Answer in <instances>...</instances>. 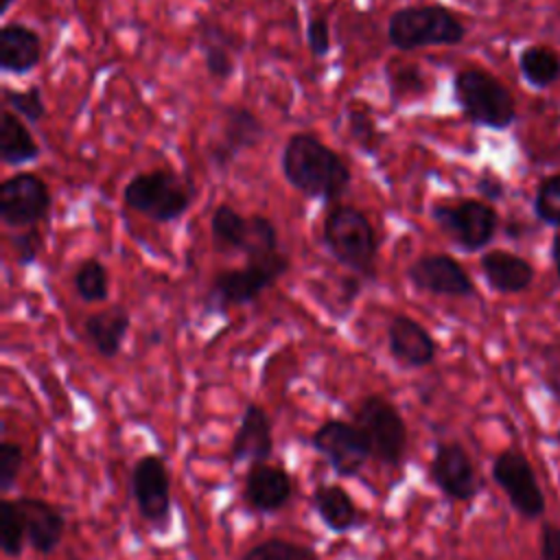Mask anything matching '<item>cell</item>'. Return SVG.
<instances>
[{
  "instance_id": "cell-1",
  "label": "cell",
  "mask_w": 560,
  "mask_h": 560,
  "mask_svg": "<svg viewBox=\"0 0 560 560\" xmlns=\"http://www.w3.org/2000/svg\"><path fill=\"white\" fill-rule=\"evenodd\" d=\"M280 168L291 188L324 203L341 199L352 182L343 158L313 133H293L287 140Z\"/></svg>"
},
{
  "instance_id": "cell-2",
  "label": "cell",
  "mask_w": 560,
  "mask_h": 560,
  "mask_svg": "<svg viewBox=\"0 0 560 560\" xmlns=\"http://www.w3.org/2000/svg\"><path fill=\"white\" fill-rule=\"evenodd\" d=\"M322 236L332 258L350 269L352 276H359L361 280L376 278L378 241L374 225L363 210L343 203L332 206L324 219Z\"/></svg>"
},
{
  "instance_id": "cell-3",
  "label": "cell",
  "mask_w": 560,
  "mask_h": 560,
  "mask_svg": "<svg viewBox=\"0 0 560 560\" xmlns=\"http://www.w3.org/2000/svg\"><path fill=\"white\" fill-rule=\"evenodd\" d=\"M453 96L464 118L477 127L503 131L516 122L514 96L488 70H459L453 79Z\"/></svg>"
},
{
  "instance_id": "cell-4",
  "label": "cell",
  "mask_w": 560,
  "mask_h": 560,
  "mask_svg": "<svg viewBox=\"0 0 560 560\" xmlns=\"http://www.w3.org/2000/svg\"><path fill=\"white\" fill-rule=\"evenodd\" d=\"M464 37L466 26L453 11L442 4L402 7L387 20V39L398 50L457 46Z\"/></svg>"
},
{
  "instance_id": "cell-5",
  "label": "cell",
  "mask_w": 560,
  "mask_h": 560,
  "mask_svg": "<svg viewBox=\"0 0 560 560\" xmlns=\"http://www.w3.org/2000/svg\"><path fill=\"white\" fill-rule=\"evenodd\" d=\"M291 267L284 252L245 260L243 267L219 271L208 287V308L228 311L232 306H245L256 302L262 291L273 287Z\"/></svg>"
},
{
  "instance_id": "cell-6",
  "label": "cell",
  "mask_w": 560,
  "mask_h": 560,
  "mask_svg": "<svg viewBox=\"0 0 560 560\" xmlns=\"http://www.w3.org/2000/svg\"><path fill=\"white\" fill-rule=\"evenodd\" d=\"M352 420L365 433L372 448V459L389 468H400L405 464L409 448L407 420L387 396H363L352 411Z\"/></svg>"
},
{
  "instance_id": "cell-7",
  "label": "cell",
  "mask_w": 560,
  "mask_h": 560,
  "mask_svg": "<svg viewBox=\"0 0 560 560\" xmlns=\"http://www.w3.org/2000/svg\"><path fill=\"white\" fill-rule=\"evenodd\" d=\"M122 201L153 223H173L190 208V190L175 173L158 168L133 175L122 190Z\"/></svg>"
},
{
  "instance_id": "cell-8",
  "label": "cell",
  "mask_w": 560,
  "mask_h": 560,
  "mask_svg": "<svg viewBox=\"0 0 560 560\" xmlns=\"http://www.w3.org/2000/svg\"><path fill=\"white\" fill-rule=\"evenodd\" d=\"M431 219L464 252H481L499 230V212L483 199L462 197L431 206Z\"/></svg>"
},
{
  "instance_id": "cell-9",
  "label": "cell",
  "mask_w": 560,
  "mask_h": 560,
  "mask_svg": "<svg viewBox=\"0 0 560 560\" xmlns=\"http://www.w3.org/2000/svg\"><path fill=\"white\" fill-rule=\"evenodd\" d=\"M492 481L505 494L510 508L525 521H536L547 510V499L536 470L521 448L508 446L499 451L490 466Z\"/></svg>"
},
{
  "instance_id": "cell-10",
  "label": "cell",
  "mask_w": 560,
  "mask_h": 560,
  "mask_svg": "<svg viewBox=\"0 0 560 560\" xmlns=\"http://www.w3.org/2000/svg\"><path fill=\"white\" fill-rule=\"evenodd\" d=\"M308 444L319 453L330 470L341 479L357 477L368 459H372V448L354 420L326 418L308 438Z\"/></svg>"
},
{
  "instance_id": "cell-11",
  "label": "cell",
  "mask_w": 560,
  "mask_h": 560,
  "mask_svg": "<svg viewBox=\"0 0 560 560\" xmlns=\"http://www.w3.org/2000/svg\"><path fill=\"white\" fill-rule=\"evenodd\" d=\"M136 510L155 532H168L173 518L171 470L162 453H147L136 459L129 477Z\"/></svg>"
},
{
  "instance_id": "cell-12",
  "label": "cell",
  "mask_w": 560,
  "mask_h": 560,
  "mask_svg": "<svg viewBox=\"0 0 560 560\" xmlns=\"http://www.w3.org/2000/svg\"><path fill=\"white\" fill-rule=\"evenodd\" d=\"M431 483L451 501L470 503L483 490V481L468 448L457 440L438 442L429 459Z\"/></svg>"
},
{
  "instance_id": "cell-13",
  "label": "cell",
  "mask_w": 560,
  "mask_h": 560,
  "mask_svg": "<svg viewBox=\"0 0 560 560\" xmlns=\"http://www.w3.org/2000/svg\"><path fill=\"white\" fill-rule=\"evenodd\" d=\"M50 210V190L35 173H15L0 186V219L9 228H35Z\"/></svg>"
},
{
  "instance_id": "cell-14",
  "label": "cell",
  "mask_w": 560,
  "mask_h": 560,
  "mask_svg": "<svg viewBox=\"0 0 560 560\" xmlns=\"http://www.w3.org/2000/svg\"><path fill=\"white\" fill-rule=\"evenodd\" d=\"M409 282L424 293L444 298H472L477 293L472 278L448 254H424L407 267Z\"/></svg>"
},
{
  "instance_id": "cell-15",
  "label": "cell",
  "mask_w": 560,
  "mask_h": 560,
  "mask_svg": "<svg viewBox=\"0 0 560 560\" xmlns=\"http://www.w3.org/2000/svg\"><path fill=\"white\" fill-rule=\"evenodd\" d=\"M265 136L258 116L243 105H228L221 114L219 138L210 142L208 158L217 168H230L241 151L256 147Z\"/></svg>"
},
{
  "instance_id": "cell-16",
  "label": "cell",
  "mask_w": 560,
  "mask_h": 560,
  "mask_svg": "<svg viewBox=\"0 0 560 560\" xmlns=\"http://www.w3.org/2000/svg\"><path fill=\"white\" fill-rule=\"evenodd\" d=\"M241 497L252 512L276 514L293 497V477L282 464H249L245 470Z\"/></svg>"
},
{
  "instance_id": "cell-17",
  "label": "cell",
  "mask_w": 560,
  "mask_h": 560,
  "mask_svg": "<svg viewBox=\"0 0 560 560\" xmlns=\"http://www.w3.org/2000/svg\"><path fill=\"white\" fill-rule=\"evenodd\" d=\"M232 464H258L269 462L273 455V424L267 409L258 402L245 405L238 427L230 442Z\"/></svg>"
},
{
  "instance_id": "cell-18",
  "label": "cell",
  "mask_w": 560,
  "mask_h": 560,
  "mask_svg": "<svg viewBox=\"0 0 560 560\" xmlns=\"http://www.w3.org/2000/svg\"><path fill=\"white\" fill-rule=\"evenodd\" d=\"M387 350L402 368L420 370L435 361L438 343L418 319L394 315L387 324Z\"/></svg>"
},
{
  "instance_id": "cell-19",
  "label": "cell",
  "mask_w": 560,
  "mask_h": 560,
  "mask_svg": "<svg viewBox=\"0 0 560 560\" xmlns=\"http://www.w3.org/2000/svg\"><path fill=\"white\" fill-rule=\"evenodd\" d=\"M15 499L24 516L28 547L39 556L52 553L61 545L66 534L63 510L57 503L39 497H15Z\"/></svg>"
},
{
  "instance_id": "cell-20",
  "label": "cell",
  "mask_w": 560,
  "mask_h": 560,
  "mask_svg": "<svg viewBox=\"0 0 560 560\" xmlns=\"http://www.w3.org/2000/svg\"><path fill=\"white\" fill-rule=\"evenodd\" d=\"M311 505L322 525L332 534H350L361 527L363 516L352 494L332 481H319L313 488Z\"/></svg>"
},
{
  "instance_id": "cell-21",
  "label": "cell",
  "mask_w": 560,
  "mask_h": 560,
  "mask_svg": "<svg viewBox=\"0 0 560 560\" xmlns=\"http://www.w3.org/2000/svg\"><path fill=\"white\" fill-rule=\"evenodd\" d=\"M479 267L488 287L497 293H523L534 282L532 262L508 249H490L481 254Z\"/></svg>"
},
{
  "instance_id": "cell-22",
  "label": "cell",
  "mask_w": 560,
  "mask_h": 560,
  "mask_svg": "<svg viewBox=\"0 0 560 560\" xmlns=\"http://www.w3.org/2000/svg\"><path fill=\"white\" fill-rule=\"evenodd\" d=\"M129 328L131 315L122 304H112L83 319L85 339L103 359H116L120 354Z\"/></svg>"
},
{
  "instance_id": "cell-23",
  "label": "cell",
  "mask_w": 560,
  "mask_h": 560,
  "mask_svg": "<svg viewBox=\"0 0 560 560\" xmlns=\"http://www.w3.org/2000/svg\"><path fill=\"white\" fill-rule=\"evenodd\" d=\"M39 59V35L22 22H7L0 31V68L9 74H26Z\"/></svg>"
},
{
  "instance_id": "cell-24",
  "label": "cell",
  "mask_w": 560,
  "mask_h": 560,
  "mask_svg": "<svg viewBox=\"0 0 560 560\" xmlns=\"http://www.w3.org/2000/svg\"><path fill=\"white\" fill-rule=\"evenodd\" d=\"M197 44L203 52L206 72L212 79L225 81L234 74V52L241 50V42L236 35L221 28L219 24L201 22L197 31Z\"/></svg>"
},
{
  "instance_id": "cell-25",
  "label": "cell",
  "mask_w": 560,
  "mask_h": 560,
  "mask_svg": "<svg viewBox=\"0 0 560 560\" xmlns=\"http://www.w3.org/2000/svg\"><path fill=\"white\" fill-rule=\"evenodd\" d=\"M39 158V144L24 125V120L4 109L0 114V160L9 166H22Z\"/></svg>"
},
{
  "instance_id": "cell-26",
  "label": "cell",
  "mask_w": 560,
  "mask_h": 560,
  "mask_svg": "<svg viewBox=\"0 0 560 560\" xmlns=\"http://www.w3.org/2000/svg\"><path fill=\"white\" fill-rule=\"evenodd\" d=\"M210 236L217 252L230 256V254H243L249 236V217H243L238 210H234L228 203H221L214 208L210 219Z\"/></svg>"
},
{
  "instance_id": "cell-27",
  "label": "cell",
  "mask_w": 560,
  "mask_h": 560,
  "mask_svg": "<svg viewBox=\"0 0 560 560\" xmlns=\"http://www.w3.org/2000/svg\"><path fill=\"white\" fill-rule=\"evenodd\" d=\"M518 70L532 88L545 90L560 79V55L549 46H525L518 52Z\"/></svg>"
},
{
  "instance_id": "cell-28",
  "label": "cell",
  "mask_w": 560,
  "mask_h": 560,
  "mask_svg": "<svg viewBox=\"0 0 560 560\" xmlns=\"http://www.w3.org/2000/svg\"><path fill=\"white\" fill-rule=\"evenodd\" d=\"M26 542V525L18 499H2L0 501V551L7 558H20Z\"/></svg>"
},
{
  "instance_id": "cell-29",
  "label": "cell",
  "mask_w": 560,
  "mask_h": 560,
  "mask_svg": "<svg viewBox=\"0 0 560 560\" xmlns=\"http://www.w3.org/2000/svg\"><path fill=\"white\" fill-rule=\"evenodd\" d=\"M241 560H322V558L313 547L304 542L273 536L249 547Z\"/></svg>"
},
{
  "instance_id": "cell-30",
  "label": "cell",
  "mask_w": 560,
  "mask_h": 560,
  "mask_svg": "<svg viewBox=\"0 0 560 560\" xmlns=\"http://www.w3.org/2000/svg\"><path fill=\"white\" fill-rule=\"evenodd\" d=\"M72 282L77 295L88 304L105 302L109 295V271L96 258L83 260L77 267Z\"/></svg>"
},
{
  "instance_id": "cell-31",
  "label": "cell",
  "mask_w": 560,
  "mask_h": 560,
  "mask_svg": "<svg viewBox=\"0 0 560 560\" xmlns=\"http://www.w3.org/2000/svg\"><path fill=\"white\" fill-rule=\"evenodd\" d=\"M387 83H389V94H392L394 103L420 98L429 90L427 74L418 66H413V63L392 66L387 70Z\"/></svg>"
},
{
  "instance_id": "cell-32",
  "label": "cell",
  "mask_w": 560,
  "mask_h": 560,
  "mask_svg": "<svg viewBox=\"0 0 560 560\" xmlns=\"http://www.w3.org/2000/svg\"><path fill=\"white\" fill-rule=\"evenodd\" d=\"M346 116H348V136L352 138V142L363 153H376L383 142V133L378 131V125L372 112L361 105H350Z\"/></svg>"
},
{
  "instance_id": "cell-33",
  "label": "cell",
  "mask_w": 560,
  "mask_h": 560,
  "mask_svg": "<svg viewBox=\"0 0 560 560\" xmlns=\"http://www.w3.org/2000/svg\"><path fill=\"white\" fill-rule=\"evenodd\" d=\"M534 214L540 223L560 230V173L542 177L534 192Z\"/></svg>"
},
{
  "instance_id": "cell-34",
  "label": "cell",
  "mask_w": 560,
  "mask_h": 560,
  "mask_svg": "<svg viewBox=\"0 0 560 560\" xmlns=\"http://www.w3.org/2000/svg\"><path fill=\"white\" fill-rule=\"evenodd\" d=\"M4 103L11 107L26 122H39L46 116V103L42 98V90L26 88V90H4Z\"/></svg>"
},
{
  "instance_id": "cell-35",
  "label": "cell",
  "mask_w": 560,
  "mask_h": 560,
  "mask_svg": "<svg viewBox=\"0 0 560 560\" xmlns=\"http://www.w3.org/2000/svg\"><path fill=\"white\" fill-rule=\"evenodd\" d=\"M24 468V448L18 442L2 440L0 442V492L9 494Z\"/></svg>"
},
{
  "instance_id": "cell-36",
  "label": "cell",
  "mask_w": 560,
  "mask_h": 560,
  "mask_svg": "<svg viewBox=\"0 0 560 560\" xmlns=\"http://www.w3.org/2000/svg\"><path fill=\"white\" fill-rule=\"evenodd\" d=\"M11 245H13L15 262L26 267V265H33L39 258V254L44 249V236L37 228H26V230L11 236Z\"/></svg>"
},
{
  "instance_id": "cell-37",
  "label": "cell",
  "mask_w": 560,
  "mask_h": 560,
  "mask_svg": "<svg viewBox=\"0 0 560 560\" xmlns=\"http://www.w3.org/2000/svg\"><path fill=\"white\" fill-rule=\"evenodd\" d=\"M306 44L315 57H326L332 48L330 26L324 15H313L306 24Z\"/></svg>"
},
{
  "instance_id": "cell-38",
  "label": "cell",
  "mask_w": 560,
  "mask_h": 560,
  "mask_svg": "<svg viewBox=\"0 0 560 560\" xmlns=\"http://www.w3.org/2000/svg\"><path fill=\"white\" fill-rule=\"evenodd\" d=\"M538 560H560V525L545 521L538 536Z\"/></svg>"
},
{
  "instance_id": "cell-39",
  "label": "cell",
  "mask_w": 560,
  "mask_h": 560,
  "mask_svg": "<svg viewBox=\"0 0 560 560\" xmlns=\"http://www.w3.org/2000/svg\"><path fill=\"white\" fill-rule=\"evenodd\" d=\"M477 190L481 192L483 201H501L505 197V184L501 177H497L492 171H483L477 177Z\"/></svg>"
},
{
  "instance_id": "cell-40",
  "label": "cell",
  "mask_w": 560,
  "mask_h": 560,
  "mask_svg": "<svg viewBox=\"0 0 560 560\" xmlns=\"http://www.w3.org/2000/svg\"><path fill=\"white\" fill-rule=\"evenodd\" d=\"M549 254H551V262H553V269H556L558 282H560V232H556V234H553L551 245H549Z\"/></svg>"
},
{
  "instance_id": "cell-41",
  "label": "cell",
  "mask_w": 560,
  "mask_h": 560,
  "mask_svg": "<svg viewBox=\"0 0 560 560\" xmlns=\"http://www.w3.org/2000/svg\"><path fill=\"white\" fill-rule=\"evenodd\" d=\"M13 2H15V0H0V13H2V15H7V11L11 9V4H13Z\"/></svg>"
},
{
  "instance_id": "cell-42",
  "label": "cell",
  "mask_w": 560,
  "mask_h": 560,
  "mask_svg": "<svg viewBox=\"0 0 560 560\" xmlns=\"http://www.w3.org/2000/svg\"><path fill=\"white\" fill-rule=\"evenodd\" d=\"M551 31H553V37L560 42V13H558V18H556V22H553Z\"/></svg>"
},
{
  "instance_id": "cell-43",
  "label": "cell",
  "mask_w": 560,
  "mask_h": 560,
  "mask_svg": "<svg viewBox=\"0 0 560 560\" xmlns=\"http://www.w3.org/2000/svg\"><path fill=\"white\" fill-rule=\"evenodd\" d=\"M556 442L560 444V429H558V433H556Z\"/></svg>"
}]
</instances>
